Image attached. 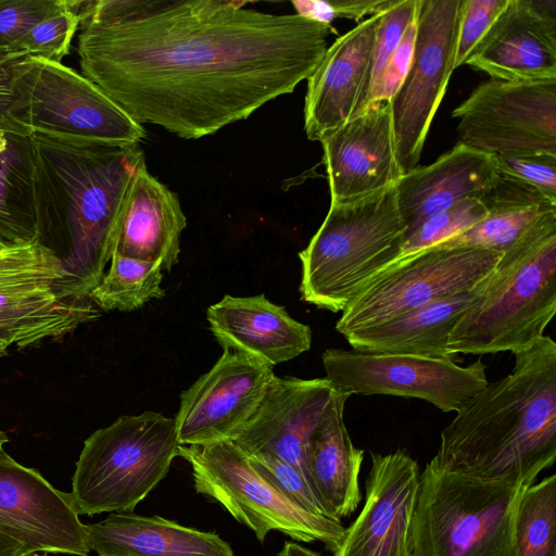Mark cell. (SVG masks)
Listing matches in <instances>:
<instances>
[{"mask_svg": "<svg viewBox=\"0 0 556 556\" xmlns=\"http://www.w3.org/2000/svg\"><path fill=\"white\" fill-rule=\"evenodd\" d=\"M274 377L273 366L224 350L214 366L180 395L174 418L179 445L232 440L261 404Z\"/></svg>", "mask_w": 556, "mask_h": 556, "instance_id": "14", "label": "cell"}, {"mask_svg": "<svg viewBox=\"0 0 556 556\" xmlns=\"http://www.w3.org/2000/svg\"><path fill=\"white\" fill-rule=\"evenodd\" d=\"M556 313V211L503 252L475 302L450 334L447 352L521 351L544 336Z\"/></svg>", "mask_w": 556, "mask_h": 556, "instance_id": "4", "label": "cell"}, {"mask_svg": "<svg viewBox=\"0 0 556 556\" xmlns=\"http://www.w3.org/2000/svg\"><path fill=\"white\" fill-rule=\"evenodd\" d=\"M381 14L365 18L339 36L307 78L304 130L308 140L319 141L325 134L353 117Z\"/></svg>", "mask_w": 556, "mask_h": 556, "instance_id": "20", "label": "cell"}, {"mask_svg": "<svg viewBox=\"0 0 556 556\" xmlns=\"http://www.w3.org/2000/svg\"><path fill=\"white\" fill-rule=\"evenodd\" d=\"M420 468L405 450L370 454L365 504L333 556H410L409 532Z\"/></svg>", "mask_w": 556, "mask_h": 556, "instance_id": "16", "label": "cell"}, {"mask_svg": "<svg viewBox=\"0 0 556 556\" xmlns=\"http://www.w3.org/2000/svg\"><path fill=\"white\" fill-rule=\"evenodd\" d=\"M86 1L65 0L56 12L29 29L15 45L29 56L62 63L80 26Z\"/></svg>", "mask_w": 556, "mask_h": 556, "instance_id": "33", "label": "cell"}, {"mask_svg": "<svg viewBox=\"0 0 556 556\" xmlns=\"http://www.w3.org/2000/svg\"><path fill=\"white\" fill-rule=\"evenodd\" d=\"M0 556H30L25 546L0 533Z\"/></svg>", "mask_w": 556, "mask_h": 556, "instance_id": "44", "label": "cell"}, {"mask_svg": "<svg viewBox=\"0 0 556 556\" xmlns=\"http://www.w3.org/2000/svg\"><path fill=\"white\" fill-rule=\"evenodd\" d=\"M0 533L21 542L29 555L89 556L85 525L70 493L56 490L38 470L12 458L0 445Z\"/></svg>", "mask_w": 556, "mask_h": 556, "instance_id": "15", "label": "cell"}, {"mask_svg": "<svg viewBox=\"0 0 556 556\" xmlns=\"http://www.w3.org/2000/svg\"><path fill=\"white\" fill-rule=\"evenodd\" d=\"M247 456L256 472L279 493L304 510L327 517L318 498L296 468L269 453Z\"/></svg>", "mask_w": 556, "mask_h": 556, "instance_id": "36", "label": "cell"}, {"mask_svg": "<svg viewBox=\"0 0 556 556\" xmlns=\"http://www.w3.org/2000/svg\"><path fill=\"white\" fill-rule=\"evenodd\" d=\"M161 261H141L113 252L111 265L89 300L103 311L131 312L165 295Z\"/></svg>", "mask_w": 556, "mask_h": 556, "instance_id": "30", "label": "cell"}, {"mask_svg": "<svg viewBox=\"0 0 556 556\" xmlns=\"http://www.w3.org/2000/svg\"><path fill=\"white\" fill-rule=\"evenodd\" d=\"M526 488L475 478L432 457L420 472L410 556H514L515 514Z\"/></svg>", "mask_w": 556, "mask_h": 556, "instance_id": "6", "label": "cell"}, {"mask_svg": "<svg viewBox=\"0 0 556 556\" xmlns=\"http://www.w3.org/2000/svg\"><path fill=\"white\" fill-rule=\"evenodd\" d=\"M417 14L407 27L400 45L389 61L370 97L367 108L377 103L389 102L403 83L413 59L417 29Z\"/></svg>", "mask_w": 556, "mask_h": 556, "instance_id": "40", "label": "cell"}, {"mask_svg": "<svg viewBox=\"0 0 556 556\" xmlns=\"http://www.w3.org/2000/svg\"><path fill=\"white\" fill-rule=\"evenodd\" d=\"M63 277L58 257L39 241L0 251V291L52 287Z\"/></svg>", "mask_w": 556, "mask_h": 556, "instance_id": "32", "label": "cell"}, {"mask_svg": "<svg viewBox=\"0 0 556 556\" xmlns=\"http://www.w3.org/2000/svg\"><path fill=\"white\" fill-rule=\"evenodd\" d=\"M486 215L438 247H475L505 252L538 219L556 211V202L536 188L501 175L481 199Z\"/></svg>", "mask_w": 556, "mask_h": 556, "instance_id": "28", "label": "cell"}, {"mask_svg": "<svg viewBox=\"0 0 556 556\" xmlns=\"http://www.w3.org/2000/svg\"><path fill=\"white\" fill-rule=\"evenodd\" d=\"M352 394L338 389L331 407L311 434L306 451L309 486L326 516L341 521L362 501L359 471L364 451L354 446L343 419Z\"/></svg>", "mask_w": 556, "mask_h": 556, "instance_id": "25", "label": "cell"}, {"mask_svg": "<svg viewBox=\"0 0 556 556\" xmlns=\"http://www.w3.org/2000/svg\"><path fill=\"white\" fill-rule=\"evenodd\" d=\"M330 203L349 202L394 186L402 172L389 102L377 103L319 139Z\"/></svg>", "mask_w": 556, "mask_h": 556, "instance_id": "18", "label": "cell"}, {"mask_svg": "<svg viewBox=\"0 0 556 556\" xmlns=\"http://www.w3.org/2000/svg\"><path fill=\"white\" fill-rule=\"evenodd\" d=\"M65 0H0V48L15 47L36 24L62 8Z\"/></svg>", "mask_w": 556, "mask_h": 556, "instance_id": "38", "label": "cell"}, {"mask_svg": "<svg viewBox=\"0 0 556 556\" xmlns=\"http://www.w3.org/2000/svg\"><path fill=\"white\" fill-rule=\"evenodd\" d=\"M85 528L88 545L98 556H235L230 544L215 532L160 516L110 513Z\"/></svg>", "mask_w": 556, "mask_h": 556, "instance_id": "24", "label": "cell"}, {"mask_svg": "<svg viewBox=\"0 0 556 556\" xmlns=\"http://www.w3.org/2000/svg\"><path fill=\"white\" fill-rule=\"evenodd\" d=\"M178 456L190 464L195 491L219 503L260 542L270 531H279L295 541L321 542L332 553L338 547L345 531L342 522L311 514L283 496L231 440L179 445Z\"/></svg>", "mask_w": 556, "mask_h": 556, "instance_id": "9", "label": "cell"}, {"mask_svg": "<svg viewBox=\"0 0 556 556\" xmlns=\"http://www.w3.org/2000/svg\"><path fill=\"white\" fill-rule=\"evenodd\" d=\"M464 0H420L410 66L389 101L402 175L418 166L453 73Z\"/></svg>", "mask_w": 556, "mask_h": 556, "instance_id": "11", "label": "cell"}, {"mask_svg": "<svg viewBox=\"0 0 556 556\" xmlns=\"http://www.w3.org/2000/svg\"><path fill=\"white\" fill-rule=\"evenodd\" d=\"M7 442H9V437L4 432V433L0 434V445H3Z\"/></svg>", "mask_w": 556, "mask_h": 556, "instance_id": "47", "label": "cell"}, {"mask_svg": "<svg viewBox=\"0 0 556 556\" xmlns=\"http://www.w3.org/2000/svg\"><path fill=\"white\" fill-rule=\"evenodd\" d=\"M514 556H556V476L527 486L517 505Z\"/></svg>", "mask_w": 556, "mask_h": 556, "instance_id": "31", "label": "cell"}, {"mask_svg": "<svg viewBox=\"0 0 556 556\" xmlns=\"http://www.w3.org/2000/svg\"><path fill=\"white\" fill-rule=\"evenodd\" d=\"M486 278L473 289L442 298L380 325L344 336L353 350L371 354H400L454 359L446 345L462 314L482 291Z\"/></svg>", "mask_w": 556, "mask_h": 556, "instance_id": "26", "label": "cell"}, {"mask_svg": "<svg viewBox=\"0 0 556 556\" xmlns=\"http://www.w3.org/2000/svg\"><path fill=\"white\" fill-rule=\"evenodd\" d=\"M178 447L175 420L155 412L121 416L96 430L72 479L77 514L132 511L166 477Z\"/></svg>", "mask_w": 556, "mask_h": 556, "instance_id": "7", "label": "cell"}, {"mask_svg": "<svg viewBox=\"0 0 556 556\" xmlns=\"http://www.w3.org/2000/svg\"><path fill=\"white\" fill-rule=\"evenodd\" d=\"M38 241L61 263L53 291L86 300L111 261L139 144H94L30 136Z\"/></svg>", "mask_w": 556, "mask_h": 556, "instance_id": "2", "label": "cell"}, {"mask_svg": "<svg viewBox=\"0 0 556 556\" xmlns=\"http://www.w3.org/2000/svg\"><path fill=\"white\" fill-rule=\"evenodd\" d=\"M30 556H48L47 553H42V554H38V553H34L33 555Z\"/></svg>", "mask_w": 556, "mask_h": 556, "instance_id": "49", "label": "cell"}, {"mask_svg": "<svg viewBox=\"0 0 556 556\" xmlns=\"http://www.w3.org/2000/svg\"><path fill=\"white\" fill-rule=\"evenodd\" d=\"M4 433L1 429H0V434Z\"/></svg>", "mask_w": 556, "mask_h": 556, "instance_id": "50", "label": "cell"}, {"mask_svg": "<svg viewBox=\"0 0 556 556\" xmlns=\"http://www.w3.org/2000/svg\"><path fill=\"white\" fill-rule=\"evenodd\" d=\"M8 355V346L0 343V357Z\"/></svg>", "mask_w": 556, "mask_h": 556, "instance_id": "46", "label": "cell"}, {"mask_svg": "<svg viewBox=\"0 0 556 556\" xmlns=\"http://www.w3.org/2000/svg\"><path fill=\"white\" fill-rule=\"evenodd\" d=\"M8 245L0 240V251L5 249Z\"/></svg>", "mask_w": 556, "mask_h": 556, "instance_id": "48", "label": "cell"}, {"mask_svg": "<svg viewBox=\"0 0 556 556\" xmlns=\"http://www.w3.org/2000/svg\"><path fill=\"white\" fill-rule=\"evenodd\" d=\"M187 226L178 197L153 177L142 159L124 202L114 251L141 261H161L170 271L178 263Z\"/></svg>", "mask_w": 556, "mask_h": 556, "instance_id": "23", "label": "cell"}, {"mask_svg": "<svg viewBox=\"0 0 556 556\" xmlns=\"http://www.w3.org/2000/svg\"><path fill=\"white\" fill-rule=\"evenodd\" d=\"M100 317L89 300L61 299L52 287L0 291V343L18 349L60 341Z\"/></svg>", "mask_w": 556, "mask_h": 556, "instance_id": "27", "label": "cell"}, {"mask_svg": "<svg viewBox=\"0 0 556 556\" xmlns=\"http://www.w3.org/2000/svg\"><path fill=\"white\" fill-rule=\"evenodd\" d=\"M501 173L493 154L462 142L426 166H416L396 181V202L406 225V237L426 219L454 204L481 200ZM405 237V238H406Z\"/></svg>", "mask_w": 556, "mask_h": 556, "instance_id": "21", "label": "cell"}, {"mask_svg": "<svg viewBox=\"0 0 556 556\" xmlns=\"http://www.w3.org/2000/svg\"><path fill=\"white\" fill-rule=\"evenodd\" d=\"M418 7L419 0H395L394 4L381 14L369 67L353 117L367 109L370 97L407 27L415 18Z\"/></svg>", "mask_w": 556, "mask_h": 556, "instance_id": "34", "label": "cell"}, {"mask_svg": "<svg viewBox=\"0 0 556 556\" xmlns=\"http://www.w3.org/2000/svg\"><path fill=\"white\" fill-rule=\"evenodd\" d=\"M26 56L28 55L16 47L0 48V132L28 137L10 116L17 66Z\"/></svg>", "mask_w": 556, "mask_h": 556, "instance_id": "41", "label": "cell"}, {"mask_svg": "<svg viewBox=\"0 0 556 556\" xmlns=\"http://www.w3.org/2000/svg\"><path fill=\"white\" fill-rule=\"evenodd\" d=\"M488 213L479 199H468L426 219L405 238L399 258L438 244L473 226Z\"/></svg>", "mask_w": 556, "mask_h": 556, "instance_id": "35", "label": "cell"}, {"mask_svg": "<svg viewBox=\"0 0 556 556\" xmlns=\"http://www.w3.org/2000/svg\"><path fill=\"white\" fill-rule=\"evenodd\" d=\"M206 319L224 350L245 353L273 367L311 349V328L264 294L225 295L207 307Z\"/></svg>", "mask_w": 556, "mask_h": 556, "instance_id": "22", "label": "cell"}, {"mask_svg": "<svg viewBox=\"0 0 556 556\" xmlns=\"http://www.w3.org/2000/svg\"><path fill=\"white\" fill-rule=\"evenodd\" d=\"M238 0H98L81 22V74L137 123L199 139L294 91L337 33Z\"/></svg>", "mask_w": 556, "mask_h": 556, "instance_id": "1", "label": "cell"}, {"mask_svg": "<svg viewBox=\"0 0 556 556\" xmlns=\"http://www.w3.org/2000/svg\"><path fill=\"white\" fill-rule=\"evenodd\" d=\"M337 392L338 388L326 377L275 376L261 404L231 441L247 455L269 453L292 465L309 485L308 441Z\"/></svg>", "mask_w": 556, "mask_h": 556, "instance_id": "17", "label": "cell"}, {"mask_svg": "<svg viewBox=\"0 0 556 556\" xmlns=\"http://www.w3.org/2000/svg\"><path fill=\"white\" fill-rule=\"evenodd\" d=\"M503 253L475 247H438L397 258L375 275L341 312L336 330L380 325L433 301L473 289Z\"/></svg>", "mask_w": 556, "mask_h": 556, "instance_id": "10", "label": "cell"}, {"mask_svg": "<svg viewBox=\"0 0 556 556\" xmlns=\"http://www.w3.org/2000/svg\"><path fill=\"white\" fill-rule=\"evenodd\" d=\"M441 431V465L484 480L531 485L556 460V343L544 334L516 352Z\"/></svg>", "mask_w": 556, "mask_h": 556, "instance_id": "3", "label": "cell"}, {"mask_svg": "<svg viewBox=\"0 0 556 556\" xmlns=\"http://www.w3.org/2000/svg\"><path fill=\"white\" fill-rule=\"evenodd\" d=\"M508 0H464L456 40L454 68L466 61L503 12Z\"/></svg>", "mask_w": 556, "mask_h": 556, "instance_id": "37", "label": "cell"}, {"mask_svg": "<svg viewBox=\"0 0 556 556\" xmlns=\"http://www.w3.org/2000/svg\"><path fill=\"white\" fill-rule=\"evenodd\" d=\"M321 363L326 378L352 395L420 399L444 413H456L489 383L481 359L460 366L453 359L327 349Z\"/></svg>", "mask_w": 556, "mask_h": 556, "instance_id": "13", "label": "cell"}, {"mask_svg": "<svg viewBox=\"0 0 556 556\" xmlns=\"http://www.w3.org/2000/svg\"><path fill=\"white\" fill-rule=\"evenodd\" d=\"M295 14L307 20L331 25L337 18L330 1L325 0H294L291 2Z\"/></svg>", "mask_w": 556, "mask_h": 556, "instance_id": "43", "label": "cell"}, {"mask_svg": "<svg viewBox=\"0 0 556 556\" xmlns=\"http://www.w3.org/2000/svg\"><path fill=\"white\" fill-rule=\"evenodd\" d=\"M330 2L337 18L358 22L367 15L383 13L394 4L395 0H332Z\"/></svg>", "mask_w": 556, "mask_h": 556, "instance_id": "42", "label": "cell"}, {"mask_svg": "<svg viewBox=\"0 0 556 556\" xmlns=\"http://www.w3.org/2000/svg\"><path fill=\"white\" fill-rule=\"evenodd\" d=\"M501 175L526 182L556 202V156L549 154L494 155Z\"/></svg>", "mask_w": 556, "mask_h": 556, "instance_id": "39", "label": "cell"}, {"mask_svg": "<svg viewBox=\"0 0 556 556\" xmlns=\"http://www.w3.org/2000/svg\"><path fill=\"white\" fill-rule=\"evenodd\" d=\"M278 556H320L318 553L304 547L295 542H285Z\"/></svg>", "mask_w": 556, "mask_h": 556, "instance_id": "45", "label": "cell"}, {"mask_svg": "<svg viewBox=\"0 0 556 556\" xmlns=\"http://www.w3.org/2000/svg\"><path fill=\"white\" fill-rule=\"evenodd\" d=\"M38 239L30 137L0 132V240L14 245Z\"/></svg>", "mask_w": 556, "mask_h": 556, "instance_id": "29", "label": "cell"}, {"mask_svg": "<svg viewBox=\"0 0 556 556\" xmlns=\"http://www.w3.org/2000/svg\"><path fill=\"white\" fill-rule=\"evenodd\" d=\"M406 230L395 186L330 203L323 224L299 253L302 300L342 312L375 275L400 257Z\"/></svg>", "mask_w": 556, "mask_h": 556, "instance_id": "5", "label": "cell"}, {"mask_svg": "<svg viewBox=\"0 0 556 556\" xmlns=\"http://www.w3.org/2000/svg\"><path fill=\"white\" fill-rule=\"evenodd\" d=\"M28 137L94 144H139L146 131L93 81L64 65L26 56L10 108Z\"/></svg>", "mask_w": 556, "mask_h": 556, "instance_id": "8", "label": "cell"}, {"mask_svg": "<svg viewBox=\"0 0 556 556\" xmlns=\"http://www.w3.org/2000/svg\"><path fill=\"white\" fill-rule=\"evenodd\" d=\"M466 64L490 79H556V0H508Z\"/></svg>", "mask_w": 556, "mask_h": 556, "instance_id": "19", "label": "cell"}, {"mask_svg": "<svg viewBox=\"0 0 556 556\" xmlns=\"http://www.w3.org/2000/svg\"><path fill=\"white\" fill-rule=\"evenodd\" d=\"M452 116L459 142L493 155L556 156V79H489Z\"/></svg>", "mask_w": 556, "mask_h": 556, "instance_id": "12", "label": "cell"}]
</instances>
